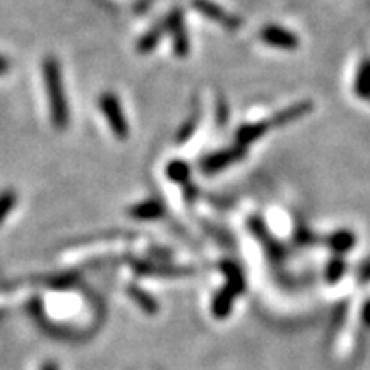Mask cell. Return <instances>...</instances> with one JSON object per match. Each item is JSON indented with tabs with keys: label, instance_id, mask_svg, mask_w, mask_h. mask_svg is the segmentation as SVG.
<instances>
[{
	"label": "cell",
	"instance_id": "6da1fadb",
	"mask_svg": "<svg viewBox=\"0 0 370 370\" xmlns=\"http://www.w3.org/2000/svg\"><path fill=\"white\" fill-rule=\"evenodd\" d=\"M43 78H45L47 94H49L51 122L57 129L62 130L69 123V106H67L66 93H63L61 66L55 58L49 57L43 62Z\"/></svg>",
	"mask_w": 370,
	"mask_h": 370
},
{
	"label": "cell",
	"instance_id": "7a4b0ae2",
	"mask_svg": "<svg viewBox=\"0 0 370 370\" xmlns=\"http://www.w3.org/2000/svg\"><path fill=\"white\" fill-rule=\"evenodd\" d=\"M244 286L245 283L240 271L233 268V271L228 273V285L214 297L213 305H211V310H213L216 319H226L228 317L230 310L233 307V300L237 298V295L244 292Z\"/></svg>",
	"mask_w": 370,
	"mask_h": 370
},
{
	"label": "cell",
	"instance_id": "3957f363",
	"mask_svg": "<svg viewBox=\"0 0 370 370\" xmlns=\"http://www.w3.org/2000/svg\"><path fill=\"white\" fill-rule=\"evenodd\" d=\"M99 105H101V110H103V113H105V117L109 118L113 132L117 134L118 137L125 136V132H127L125 118H123L121 105H118L117 98H115L113 94H103L101 99H99Z\"/></svg>",
	"mask_w": 370,
	"mask_h": 370
},
{
	"label": "cell",
	"instance_id": "277c9868",
	"mask_svg": "<svg viewBox=\"0 0 370 370\" xmlns=\"http://www.w3.org/2000/svg\"><path fill=\"white\" fill-rule=\"evenodd\" d=\"M16 201H18V196H16L14 190L7 189L0 194V225H2L4 220H6L7 214L13 211L16 206Z\"/></svg>",
	"mask_w": 370,
	"mask_h": 370
},
{
	"label": "cell",
	"instance_id": "5b68a950",
	"mask_svg": "<svg viewBox=\"0 0 370 370\" xmlns=\"http://www.w3.org/2000/svg\"><path fill=\"white\" fill-rule=\"evenodd\" d=\"M134 297H136V300L142 305V309L151 310V312H154V310H156V304H154V300L149 295H146V293H142V292H139V290H136V292H134Z\"/></svg>",
	"mask_w": 370,
	"mask_h": 370
},
{
	"label": "cell",
	"instance_id": "8992f818",
	"mask_svg": "<svg viewBox=\"0 0 370 370\" xmlns=\"http://www.w3.org/2000/svg\"><path fill=\"white\" fill-rule=\"evenodd\" d=\"M341 273H343V264H341V262H334V264L329 266L328 269V280L336 281L338 278L341 276Z\"/></svg>",
	"mask_w": 370,
	"mask_h": 370
},
{
	"label": "cell",
	"instance_id": "52a82bcc",
	"mask_svg": "<svg viewBox=\"0 0 370 370\" xmlns=\"http://www.w3.org/2000/svg\"><path fill=\"white\" fill-rule=\"evenodd\" d=\"M9 69H11L9 61H7V58H4L2 55H0V75L9 73Z\"/></svg>",
	"mask_w": 370,
	"mask_h": 370
},
{
	"label": "cell",
	"instance_id": "ba28073f",
	"mask_svg": "<svg viewBox=\"0 0 370 370\" xmlns=\"http://www.w3.org/2000/svg\"><path fill=\"white\" fill-rule=\"evenodd\" d=\"M364 321L370 326V302H367V304H365V307H364Z\"/></svg>",
	"mask_w": 370,
	"mask_h": 370
},
{
	"label": "cell",
	"instance_id": "9c48e42d",
	"mask_svg": "<svg viewBox=\"0 0 370 370\" xmlns=\"http://www.w3.org/2000/svg\"><path fill=\"white\" fill-rule=\"evenodd\" d=\"M42 370H58V367L55 364H51V362H49V364L43 365Z\"/></svg>",
	"mask_w": 370,
	"mask_h": 370
}]
</instances>
